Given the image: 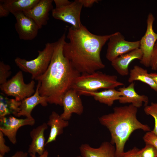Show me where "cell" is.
<instances>
[{
    "label": "cell",
    "mask_w": 157,
    "mask_h": 157,
    "mask_svg": "<svg viewBox=\"0 0 157 157\" xmlns=\"http://www.w3.org/2000/svg\"><path fill=\"white\" fill-rule=\"evenodd\" d=\"M111 34L95 35L83 25L79 29L70 27L67 36L69 41L65 42L63 47L64 55L81 74L104 69L100 53Z\"/></svg>",
    "instance_id": "1"
},
{
    "label": "cell",
    "mask_w": 157,
    "mask_h": 157,
    "mask_svg": "<svg viewBox=\"0 0 157 157\" xmlns=\"http://www.w3.org/2000/svg\"><path fill=\"white\" fill-rule=\"evenodd\" d=\"M65 38L64 33L55 42L53 53L47 69L35 80L40 83L39 92L40 96L46 97L48 103L62 106L64 96L81 74L64 55Z\"/></svg>",
    "instance_id": "2"
},
{
    "label": "cell",
    "mask_w": 157,
    "mask_h": 157,
    "mask_svg": "<svg viewBox=\"0 0 157 157\" xmlns=\"http://www.w3.org/2000/svg\"><path fill=\"white\" fill-rule=\"evenodd\" d=\"M138 108L131 104L115 107L113 112L99 118L100 123L110 132V142L115 145L116 157H122L124 152L125 144L134 131L138 129L147 132L151 131L148 125L138 119Z\"/></svg>",
    "instance_id": "3"
},
{
    "label": "cell",
    "mask_w": 157,
    "mask_h": 157,
    "mask_svg": "<svg viewBox=\"0 0 157 157\" xmlns=\"http://www.w3.org/2000/svg\"><path fill=\"white\" fill-rule=\"evenodd\" d=\"M123 85V83L117 80L116 76L97 71L81 74L75 80L71 88L76 90L81 96L85 93L97 91L100 89H114Z\"/></svg>",
    "instance_id": "4"
},
{
    "label": "cell",
    "mask_w": 157,
    "mask_h": 157,
    "mask_svg": "<svg viewBox=\"0 0 157 157\" xmlns=\"http://www.w3.org/2000/svg\"><path fill=\"white\" fill-rule=\"evenodd\" d=\"M55 42H48L42 51L38 50V56L30 60L17 57L15 59L16 65L22 71L30 74L35 80L47 69L53 52Z\"/></svg>",
    "instance_id": "5"
},
{
    "label": "cell",
    "mask_w": 157,
    "mask_h": 157,
    "mask_svg": "<svg viewBox=\"0 0 157 157\" xmlns=\"http://www.w3.org/2000/svg\"><path fill=\"white\" fill-rule=\"evenodd\" d=\"M35 87L34 80L27 84L24 83L22 71L18 72L10 79L0 86V89L3 93L14 97L19 101L32 95L35 91Z\"/></svg>",
    "instance_id": "6"
},
{
    "label": "cell",
    "mask_w": 157,
    "mask_h": 157,
    "mask_svg": "<svg viewBox=\"0 0 157 157\" xmlns=\"http://www.w3.org/2000/svg\"><path fill=\"white\" fill-rule=\"evenodd\" d=\"M106 57L111 62L119 56L140 48V40L129 41L119 32L112 34L108 40Z\"/></svg>",
    "instance_id": "7"
},
{
    "label": "cell",
    "mask_w": 157,
    "mask_h": 157,
    "mask_svg": "<svg viewBox=\"0 0 157 157\" xmlns=\"http://www.w3.org/2000/svg\"><path fill=\"white\" fill-rule=\"evenodd\" d=\"M83 7L79 0H75L63 6L53 9L52 15L55 19L69 24L73 28L79 29L83 25L80 19Z\"/></svg>",
    "instance_id": "8"
},
{
    "label": "cell",
    "mask_w": 157,
    "mask_h": 157,
    "mask_svg": "<svg viewBox=\"0 0 157 157\" xmlns=\"http://www.w3.org/2000/svg\"><path fill=\"white\" fill-rule=\"evenodd\" d=\"M154 20L155 18L153 14L149 13L147 19L146 31L140 40V48L143 53L140 63L146 67H150L151 56L154 45L157 40V33L154 32L153 28Z\"/></svg>",
    "instance_id": "9"
},
{
    "label": "cell",
    "mask_w": 157,
    "mask_h": 157,
    "mask_svg": "<svg viewBox=\"0 0 157 157\" xmlns=\"http://www.w3.org/2000/svg\"><path fill=\"white\" fill-rule=\"evenodd\" d=\"M35 123L33 118L19 119L11 115L0 118V131L6 136L13 144L17 142L16 134L19 129L26 125L32 126Z\"/></svg>",
    "instance_id": "10"
},
{
    "label": "cell",
    "mask_w": 157,
    "mask_h": 157,
    "mask_svg": "<svg viewBox=\"0 0 157 157\" xmlns=\"http://www.w3.org/2000/svg\"><path fill=\"white\" fill-rule=\"evenodd\" d=\"M16 19L15 28L20 39L32 40L37 36L39 27L31 18L23 12L13 14Z\"/></svg>",
    "instance_id": "11"
},
{
    "label": "cell",
    "mask_w": 157,
    "mask_h": 157,
    "mask_svg": "<svg viewBox=\"0 0 157 157\" xmlns=\"http://www.w3.org/2000/svg\"><path fill=\"white\" fill-rule=\"evenodd\" d=\"M80 96L76 90L72 88L65 93L62 100L63 112L60 115L63 119L68 121L73 113L79 115L83 113L84 108Z\"/></svg>",
    "instance_id": "12"
},
{
    "label": "cell",
    "mask_w": 157,
    "mask_h": 157,
    "mask_svg": "<svg viewBox=\"0 0 157 157\" xmlns=\"http://www.w3.org/2000/svg\"><path fill=\"white\" fill-rule=\"evenodd\" d=\"M53 1L52 0H40L32 9L24 13L32 19L40 29L47 23L49 12L53 9Z\"/></svg>",
    "instance_id": "13"
},
{
    "label": "cell",
    "mask_w": 157,
    "mask_h": 157,
    "mask_svg": "<svg viewBox=\"0 0 157 157\" xmlns=\"http://www.w3.org/2000/svg\"><path fill=\"white\" fill-rule=\"evenodd\" d=\"M135 83L133 82L127 87L120 88L118 89L121 93L119 100L121 104L130 103L135 107L138 108L142 106L144 103L145 106L148 105L149 102L148 97L145 95H140L135 91Z\"/></svg>",
    "instance_id": "14"
},
{
    "label": "cell",
    "mask_w": 157,
    "mask_h": 157,
    "mask_svg": "<svg viewBox=\"0 0 157 157\" xmlns=\"http://www.w3.org/2000/svg\"><path fill=\"white\" fill-rule=\"evenodd\" d=\"M40 85V82L38 81L35 93L31 96L26 98L21 101L19 107V111L17 117L23 116L26 118H32L31 113L33 109L37 105L40 104L44 107L48 105L47 99L40 94L39 89Z\"/></svg>",
    "instance_id": "15"
},
{
    "label": "cell",
    "mask_w": 157,
    "mask_h": 157,
    "mask_svg": "<svg viewBox=\"0 0 157 157\" xmlns=\"http://www.w3.org/2000/svg\"><path fill=\"white\" fill-rule=\"evenodd\" d=\"M143 53L140 48L121 55L111 62V65L120 75L126 76L129 74V66L133 60H141Z\"/></svg>",
    "instance_id": "16"
},
{
    "label": "cell",
    "mask_w": 157,
    "mask_h": 157,
    "mask_svg": "<svg viewBox=\"0 0 157 157\" xmlns=\"http://www.w3.org/2000/svg\"><path fill=\"white\" fill-rule=\"evenodd\" d=\"M79 149L82 157H116L115 147L107 141L102 142L97 148L87 144H83Z\"/></svg>",
    "instance_id": "17"
},
{
    "label": "cell",
    "mask_w": 157,
    "mask_h": 157,
    "mask_svg": "<svg viewBox=\"0 0 157 157\" xmlns=\"http://www.w3.org/2000/svg\"><path fill=\"white\" fill-rule=\"evenodd\" d=\"M48 126L47 123H44L30 132V135L32 140L28 151L29 154L36 155L37 153L40 156L44 153L45 150L44 133V131L48 128Z\"/></svg>",
    "instance_id": "18"
},
{
    "label": "cell",
    "mask_w": 157,
    "mask_h": 157,
    "mask_svg": "<svg viewBox=\"0 0 157 157\" xmlns=\"http://www.w3.org/2000/svg\"><path fill=\"white\" fill-rule=\"evenodd\" d=\"M47 124L50 127L51 129L45 145L55 141L57 136L63 133V128L67 126L69 123L68 121L63 119L56 112L53 111L49 116Z\"/></svg>",
    "instance_id": "19"
},
{
    "label": "cell",
    "mask_w": 157,
    "mask_h": 157,
    "mask_svg": "<svg viewBox=\"0 0 157 157\" xmlns=\"http://www.w3.org/2000/svg\"><path fill=\"white\" fill-rule=\"evenodd\" d=\"M128 81L131 83L135 81H139L149 86L153 90L157 92V84L150 77L147 70L138 65H135L129 72Z\"/></svg>",
    "instance_id": "20"
},
{
    "label": "cell",
    "mask_w": 157,
    "mask_h": 157,
    "mask_svg": "<svg viewBox=\"0 0 157 157\" xmlns=\"http://www.w3.org/2000/svg\"><path fill=\"white\" fill-rule=\"evenodd\" d=\"M40 0H0L4 7L12 14L23 12L32 9Z\"/></svg>",
    "instance_id": "21"
},
{
    "label": "cell",
    "mask_w": 157,
    "mask_h": 157,
    "mask_svg": "<svg viewBox=\"0 0 157 157\" xmlns=\"http://www.w3.org/2000/svg\"><path fill=\"white\" fill-rule=\"evenodd\" d=\"M83 95L91 96L100 103L111 106L115 101L119 100L121 96L120 92L114 89H106L101 91L87 92Z\"/></svg>",
    "instance_id": "22"
},
{
    "label": "cell",
    "mask_w": 157,
    "mask_h": 157,
    "mask_svg": "<svg viewBox=\"0 0 157 157\" xmlns=\"http://www.w3.org/2000/svg\"><path fill=\"white\" fill-rule=\"evenodd\" d=\"M21 101L0 95V118L13 114L17 117L19 111Z\"/></svg>",
    "instance_id": "23"
},
{
    "label": "cell",
    "mask_w": 157,
    "mask_h": 157,
    "mask_svg": "<svg viewBox=\"0 0 157 157\" xmlns=\"http://www.w3.org/2000/svg\"><path fill=\"white\" fill-rule=\"evenodd\" d=\"M144 110L146 114L150 115L154 118V126L151 131L157 136V103L152 102L150 105L145 106Z\"/></svg>",
    "instance_id": "24"
},
{
    "label": "cell",
    "mask_w": 157,
    "mask_h": 157,
    "mask_svg": "<svg viewBox=\"0 0 157 157\" xmlns=\"http://www.w3.org/2000/svg\"><path fill=\"white\" fill-rule=\"evenodd\" d=\"M138 154L140 157H157V149L153 145L145 143L143 148L139 149Z\"/></svg>",
    "instance_id": "25"
},
{
    "label": "cell",
    "mask_w": 157,
    "mask_h": 157,
    "mask_svg": "<svg viewBox=\"0 0 157 157\" xmlns=\"http://www.w3.org/2000/svg\"><path fill=\"white\" fill-rule=\"evenodd\" d=\"M11 67L3 61L0 62V84L2 85L8 80L7 79L11 74Z\"/></svg>",
    "instance_id": "26"
},
{
    "label": "cell",
    "mask_w": 157,
    "mask_h": 157,
    "mask_svg": "<svg viewBox=\"0 0 157 157\" xmlns=\"http://www.w3.org/2000/svg\"><path fill=\"white\" fill-rule=\"evenodd\" d=\"M145 143L151 144L157 149V136L151 131L147 132L143 137Z\"/></svg>",
    "instance_id": "27"
},
{
    "label": "cell",
    "mask_w": 157,
    "mask_h": 157,
    "mask_svg": "<svg viewBox=\"0 0 157 157\" xmlns=\"http://www.w3.org/2000/svg\"><path fill=\"white\" fill-rule=\"evenodd\" d=\"M4 134L0 131V156H4L6 153L9 152L10 150V147L5 144V141Z\"/></svg>",
    "instance_id": "28"
},
{
    "label": "cell",
    "mask_w": 157,
    "mask_h": 157,
    "mask_svg": "<svg viewBox=\"0 0 157 157\" xmlns=\"http://www.w3.org/2000/svg\"><path fill=\"white\" fill-rule=\"evenodd\" d=\"M150 67L152 70H157V40L154 45L151 56Z\"/></svg>",
    "instance_id": "29"
},
{
    "label": "cell",
    "mask_w": 157,
    "mask_h": 157,
    "mask_svg": "<svg viewBox=\"0 0 157 157\" xmlns=\"http://www.w3.org/2000/svg\"><path fill=\"white\" fill-rule=\"evenodd\" d=\"M139 149L134 147L132 149L124 153L122 157H140L138 154Z\"/></svg>",
    "instance_id": "30"
},
{
    "label": "cell",
    "mask_w": 157,
    "mask_h": 157,
    "mask_svg": "<svg viewBox=\"0 0 157 157\" xmlns=\"http://www.w3.org/2000/svg\"><path fill=\"white\" fill-rule=\"evenodd\" d=\"M82 3L83 7H91L95 3H97L99 0H79Z\"/></svg>",
    "instance_id": "31"
},
{
    "label": "cell",
    "mask_w": 157,
    "mask_h": 157,
    "mask_svg": "<svg viewBox=\"0 0 157 157\" xmlns=\"http://www.w3.org/2000/svg\"><path fill=\"white\" fill-rule=\"evenodd\" d=\"M56 5V8H59L69 3L71 1L68 0H53Z\"/></svg>",
    "instance_id": "32"
},
{
    "label": "cell",
    "mask_w": 157,
    "mask_h": 157,
    "mask_svg": "<svg viewBox=\"0 0 157 157\" xmlns=\"http://www.w3.org/2000/svg\"><path fill=\"white\" fill-rule=\"evenodd\" d=\"M10 12L3 6L2 3H0V17L1 18L8 16Z\"/></svg>",
    "instance_id": "33"
},
{
    "label": "cell",
    "mask_w": 157,
    "mask_h": 157,
    "mask_svg": "<svg viewBox=\"0 0 157 157\" xmlns=\"http://www.w3.org/2000/svg\"><path fill=\"white\" fill-rule=\"evenodd\" d=\"M0 157H4L0 156ZM10 157H28V153L22 151H18Z\"/></svg>",
    "instance_id": "34"
},
{
    "label": "cell",
    "mask_w": 157,
    "mask_h": 157,
    "mask_svg": "<svg viewBox=\"0 0 157 157\" xmlns=\"http://www.w3.org/2000/svg\"><path fill=\"white\" fill-rule=\"evenodd\" d=\"M49 153L47 150H45L44 153L41 156H39L38 157H48ZM30 156L31 157H37L36 156V155H34L32 154H29ZM77 157H82L81 156H78Z\"/></svg>",
    "instance_id": "35"
},
{
    "label": "cell",
    "mask_w": 157,
    "mask_h": 157,
    "mask_svg": "<svg viewBox=\"0 0 157 157\" xmlns=\"http://www.w3.org/2000/svg\"><path fill=\"white\" fill-rule=\"evenodd\" d=\"M149 74L150 77L152 78L157 84V73L156 72L151 73Z\"/></svg>",
    "instance_id": "36"
},
{
    "label": "cell",
    "mask_w": 157,
    "mask_h": 157,
    "mask_svg": "<svg viewBox=\"0 0 157 157\" xmlns=\"http://www.w3.org/2000/svg\"><path fill=\"white\" fill-rule=\"evenodd\" d=\"M156 18H157V17H156Z\"/></svg>",
    "instance_id": "37"
}]
</instances>
